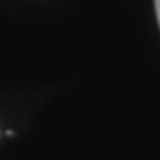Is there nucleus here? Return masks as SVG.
I'll return each instance as SVG.
<instances>
[{
  "label": "nucleus",
  "instance_id": "f257e3e1",
  "mask_svg": "<svg viewBox=\"0 0 160 160\" xmlns=\"http://www.w3.org/2000/svg\"><path fill=\"white\" fill-rule=\"evenodd\" d=\"M155 11H157V20H158V27H160V0H155Z\"/></svg>",
  "mask_w": 160,
  "mask_h": 160
}]
</instances>
